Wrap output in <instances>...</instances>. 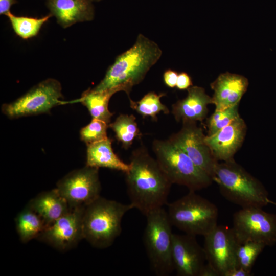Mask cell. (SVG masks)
<instances>
[{"label":"cell","mask_w":276,"mask_h":276,"mask_svg":"<svg viewBox=\"0 0 276 276\" xmlns=\"http://www.w3.org/2000/svg\"><path fill=\"white\" fill-rule=\"evenodd\" d=\"M130 169L125 173L131 203L145 216L166 204L172 185L159 166L144 148L134 151Z\"/></svg>","instance_id":"obj_1"},{"label":"cell","mask_w":276,"mask_h":276,"mask_svg":"<svg viewBox=\"0 0 276 276\" xmlns=\"http://www.w3.org/2000/svg\"><path fill=\"white\" fill-rule=\"evenodd\" d=\"M162 55V51L156 43L140 34L134 44L117 57L103 79L90 89L100 91L124 84L132 86L138 84Z\"/></svg>","instance_id":"obj_2"},{"label":"cell","mask_w":276,"mask_h":276,"mask_svg":"<svg viewBox=\"0 0 276 276\" xmlns=\"http://www.w3.org/2000/svg\"><path fill=\"white\" fill-rule=\"evenodd\" d=\"M133 209L131 203L123 204L99 197L85 207L82 220L84 239L96 248L109 247L121 233L124 216Z\"/></svg>","instance_id":"obj_3"},{"label":"cell","mask_w":276,"mask_h":276,"mask_svg":"<svg viewBox=\"0 0 276 276\" xmlns=\"http://www.w3.org/2000/svg\"><path fill=\"white\" fill-rule=\"evenodd\" d=\"M213 180L226 199L241 208H263L270 202L263 185L234 159L218 163Z\"/></svg>","instance_id":"obj_4"},{"label":"cell","mask_w":276,"mask_h":276,"mask_svg":"<svg viewBox=\"0 0 276 276\" xmlns=\"http://www.w3.org/2000/svg\"><path fill=\"white\" fill-rule=\"evenodd\" d=\"M167 212L172 226L188 235L204 236L217 225V207L195 191L170 203Z\"/></svg>","instance_id":"obj_5"},{"label":"cell","mask_w":276,"mask_h":276,"mask_svg":"<svg viewBox=\"0 0 276 276\" xmlns=\"http://www.w3.org/2000/svg\"><path fill=\"white\" fill-rule=\"evenodd\" d=\"M156 160L172 184L196 191L209 187L213 179L199 168L180 148L169 140L153 142Z\"/></svg>","instance_id":"obj_6"},{"label":"cell","mask_w":276,"mask_h":276,"mask_svg":"<svg viewBox=\"0 0 276 276\" xmlns=\"http://www.w3.org/2000/svg\"><path fill=\"white\" fill-rule=\"evenodd\" d=\"M145 216L144 240L151 267L156 275H168L174 270L172 257V225L163 207Z\"/></svg>","instance_id":"obj_7"},{"label":"cell","mask_w":276,"mask_h":276,"mask_svg":"<svg viewBox=\"0 0 276 276\" xmlns=\"http://www.w3.org/2000/svg\"><path fill=\"white\" fill-rule=\"evenodd\" d=\"M60 83L56 79L48 78L34 86L15 101L4 104L2 111L8 118L47 113L55 106L63 104Z\"/></svg>","instance_id":"obj_8"},{"label":"cell","mask_w":276,"mask_h":276,"mask_svg":"<svg viewBox=\"0 0 276 276\" xmlns=\"http://www.w3.org/2000/svg\"><path fill=\"white\" fill-rule=\"evenodd\" d=\"M262 208H241L233 217L232 227L238 244L256 242L266 246L276 244V214Z\"/></svg>","instance_id":"obj_9"},{"label":"cell","mask_w":276,"mask_h":276,"mask_svg":"<svg viewBox=\"0 0 276 276\" xmlns=\"http://www.w3.org/2000/svg\"><path fill=\"white\" fill-rule=\"evenodd\" d=\"M98 170L86 165L70 172L58 181L56 188L71 209L85 207L100 196Z\"/></svg>","instance_id":"obj_10"},{"label":"cell","mask_w":276,"mask_h":276,"mask_svg":"<svg viewBox=\"0 0 276 276\" xmlns=\"http://www.w3.org/2000/svg\"><path fill=\"white\" fill-rule=\"evenodd\" d=\"M204 237L206 262L219 276H225L230 270L238 267L236 255L238 243L232 228L217 225Z\"/></svg>","instance_id":"obj_11"},{"label":"cell","mask_w":276,"mask_h":276,"mask_svg":"<svg viewBox=\"0 0 276 276\" xmlns=\"http://www.w3.org/2000/svg\"><path fill=\"white\" fill-rule=\"evenodd\" d=\"M182 123L181 129L168 140L185 152L213 179L218 161L206 144L202 129L196 125L195 122Z\"/></svg>","instance_id":"obj_12"},{"label":"cell","mask_w":276,"mask_h":276,"mask_svg":"<svg viewBox=\"0 0 276 276\" xmlns=\"http://www.w3.org/2000/svg\"><path fill=\"white\" fill-rule=\"evenodd\" d=\"M85 207L72 209L47 227L37 239L62 251L75 247L84 239L83 215Z\"/></svg>","instance_id":"obj_13"},{"label":"cell","mask_w":276,"mask_h":276,"mask_svg":"<svg viewBox=\"0 0 276 276\" xmlns=\"http://www.w3.org/2000/svg\"><path fill=\"white\" fill-rule=\"evenodd\" d=\"M172 257L174 269L179 276H199L206 264L203 247L195 236L173 234Z\"/></svg>","instance_id":"obj_14"},{"label":"cell","mask_w":276,"mask_h":276,"mask_svg":"<svg viewBox=\"0 0 276 276\" xmlns=\"http://www.w3.org/2000/svg\"><path fill=\"white\" fill-rule=\"evenodd\" d=\"M246 131L245 123L239 116L217 132L205 136V141L218 161H228L241 147Z\"/></svg>","instance_id":"obj_15"},{"label":"cell","mask_w":276,"mask_h":276,"mask_svg":"<svg viewBox=\"0 0 276 276\" xmlns=\"http://www.w3.org/2000/svg\"><path fill=\"white\" fill-rule=\"evenodd\" d=\"M248 86V79L243 76L228 72L221 74L211 84L214 92L212 98L215 111L224 110L239 104Z\"/></svg>","instance_id":"obj_16"},{"label":"cell","mask_w":276,"mask_h":276,"mask_svg":"<svg viewBox=\"0 0 276 276\" xmlns=\"http://www.w3.org/2000/svg\"><path fill=\"white\" fill-rule=\"evenodd\" d=\"M46 6L64 28L77 22L91 21L95 16L94 7L89 0H47Z\"/></svg>","instance_id":"obj_17"},{"label":"cell","mask_w":276,"mask_h":276,"mask_svg":"<svg viewBox=\"0 0 276 276\" xmlns=\"http://www.w3.org/2000/svg\"><path fill=\"white\" fill-rule=\"evenodd\" d=\"M187 90V97L172 105V113L178 122L202 121L208 113V105L212 103V98L199 86H191Z\"/></svg>","instance_id":"obj_18"},{"label":"cell","mask_w":276,"mask_h":276,"mask_svg":"<svg viewBox=\"0 0 276 276\" xmlns=\"http://www.w3.org/2000/svg\"><path fill=\"white\" fill-rule=\"evenodd\" d=\"M28 204L41 217L46 227L72 209L56 188L38 194Z\"/></svg>","instance_id":"obj_19"},{"label":"cell","mask_w":276,"mask_h":276,"mask_svg":"<svg viewBox=\"0 0 276 276\" xmlns=\"http://www.w3.org/2000/svg\"><path fill=\"white\" fill-rule=\"evenodd\" d=\"M132 87L130 84H124L100 91H94L88 89L75 102H80L86 106L93 118L102 120L109 124L113 114L108 109L110 98L120 91H124L129 96Z\"/></svg>","instance_id":"obj_20"},{"label":"cell","mask_w":276,"mask_h":276,"mask_svg":"<svg viewBox=\"0 0 276 276\" xmlns=\"http://www.w3.org/2000/svg\"><path fill=\"white\" fill-rule=\"evenodd\" d=\"M111 143L112 140L107 137L87 145L86 165L127 172L130 169V164L123 162L114 153Z\"/></svg>","instance_id":"obj_21"},{"label":"cell","mask_w":276,"mask_h":276,"mask_svg":"<svg viewBox=\"0 0 276 276\" xmlns=\"http://www.w3.org/2000/svg\"><path fill=\"white\" fill-rule=\"evenodd\" d=\"M15 222L19 239L24 243L37 239L46 227L41 217L28 203L18 214Z\"/></svg>","instance_id":"obj_22"},{"label":"cell","mask_w":276,"mask_h":276,"mask_svg":"<svg viewBox=\"0 0 276 276\" xmlns=\"http://www.w3.org/2000/svg\"><path fill=\"white\" fill-rule=\"evenodd\" d=\"M108 126L114 132L116 138L126 149L131 146L135 137L141 135L135 117L132 114H120Z\"/></svg>","instance_id":"obj_23"},{"label":"cell","mask_w":276,"mask_h":276,"mask_svg":"<svg viewBox=\"0 0 276 276\" xmlns=\"http://www.w3.org/2000/svg\"><path fill=\"white\" fill-rule=\"evenodd\" d=\"M6 16L9 19L15 34L24 39L36 36L42 25L52 16L50 13L39 18L17 16L12 14L11 11Z\"/></svg>","instance_id":"obj_24"},{"label":"cell","mask_w":276,"mask_h":276,"mask_svg":"<svg viewBox=\"0 0 276 276\" xmlns=\"http://www.w3.org/2000/svg\"><path fill=\"white\" fill-rule=\"evenodd\" d=\"M165 93L156 94L149 92L146 94L140 100L134 101L129 98L130 106L140 114L145 117L150 116L153 120L156 119V116L160 112L168 114V108L160 101V98L165 96Z\"/></svg>","instance_id":"obj_25"},{"label":"cell","mask_w":276,"mask_h":276,"mask_svg":"<svg viewBox=\"0 0 276 276\" xmlns=\"http://www.w3.org/2000/svg\"><path fill=\"white\" fill-rule=\"evenodd\" d=\"M265 247L264 244L256 242L238 244L236 252L238 267L251 272L256 260Z\"/></svg>","instance_id":"obj_26"},{"label":"cell","mask_w":276,"mask_h":276,"mask_svg":"<svg viewBox=\"0 0 276 276\" xmlns=\"http://www.w3.org/2000/svg\"><path fill=\"white\" fill-rule=\"evenodd\" d=\"M238 105L222 111H215L207 121L208 135H212L228 125L239 116Z\"/></svg>","instance_id":"obj_27"},{"label":"cell","mask_w":276,"mask_h":276,"mask_svg":"<svg viewBox=\"0 0 276 276\" xmlns=\"http://www.w3.org/2000/svg\"><path fill=\"white\" fill-rule=\"evenodd\" d=\"M108 125L104 121L93 118L88 125L80 130L81 140L87 145L107 138L106 131Z\"/></svg>","instance_id":"obj_28"},{"label":"cell","mask_w":276,"mask_h":276,"mask_svg":"<svg viewBox=\"0 0 276 276\" xmlns=\"http://www.w3.org/2000/svg\"><path fill=\"white\" fill-rule=\"evenodd\" d=\"M192 85V82L189 75L185 73L181 72L178 74L176 87L180 90L188 89Z\"/></svg>","instance_id":"obj_29"},{"label":"cell","mask_w":276,"mask_h":276,"mask_svg":"<svg viewBox=\"0 0 276 276\" xmlns=\"http://www.w3.org/2000/svg\"><path fill=\"white\" fill-rule=\"evenodd\" d=\"M178 74L177 72L168 70L164 74L163 78L165 84L169 87H174L176 86Z\"/></svg>","instance_id":"obj_30"},{"label":"cell","mask_w":276,"mask_h":276,"mask_svg":"<svg viewBox=\"0 0 276 276\" xmlns=\"http://www.w3.org/2000/svg\"><path fill=\"white\" fill-rule=\"evenodd\" d=\"M17 2L16 0H0V14L6 15L10 11L11 6Z\"/></svg>","instance_id":"obj_31"},{"label":"cell","mask_w":276,"mask_h":276,"mask_svg":"<svg viewBox=\"0 0 276 276\" xmlns=\"http://www.w3.org/2000/svg\"><path fill=\"white\" fill-rule=\"evenodd\" d=\"M251 275H252L251 272L240 267H237L228 271L225 276H250Z\"/></svg>","instance_id":"obj_32"},{"label":"cell","mask_w":276,"mask_h":276,"mask_svg":"<svg viewBox=\"0 0 276 276\" xmlns=\"http://www.w3.org/2000/svg\"><path fill=\"white\" fill-rule=\"evenodd\" d=\"M199 276H219L217 272L208 263L202 269Z\"/></svg>","instance_id":"obj_33"},{"label":"cell","mask_w":276,"mask_h":276,"mask_svg":"<svg viewBox=\"0 0 276 276\" xmlns=\"http://www.w3.org/2000/svg\"><path fill=\"white\" fill-rule=\"evenodd\" d=\"M269 203H271V204H273V205L276 206V202H273V201H272L271 200H270Z\"/></svg>","instance_id":"obj_34"},{"label":"cell","mask_w":276,"mask_h":276,"mask_svg":"<svg viewBox=\"0 0 276 276\" xmlns=\"http://www.w3.org/2000/svg\"><path fill=\"white\" fill-rule=\"evenodd\" d=\"M89 1H91V2H98L101 1L102 0H89Z\"/></svg>","instance_id":"obj_35"}]
</instances>
